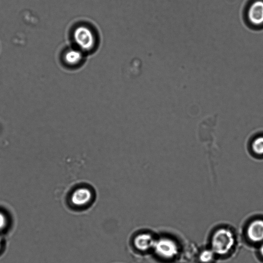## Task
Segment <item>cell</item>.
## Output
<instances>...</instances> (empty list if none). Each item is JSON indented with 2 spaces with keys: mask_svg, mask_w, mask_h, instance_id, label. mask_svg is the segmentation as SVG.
Returning a JSON list of instances; mask_svg holds the SVG:
<instances>
[{
  "mask_svg": "<svg viewBox=\"0 0 263 263\" xmlns=\"http://www.w3.org/2000/svg\"><path fill=\"white\" fill-rule=\"evenodd\" d=\"M235 244L233 233L229 229L221 228L214 233L211 239V249L216 255H224L229 253Z\"/></svg>",
  "mask_w": 263,
  "mask_h": 263,
  "instance_id": "cell-1",
  "label": "cell"
},
{
  "mask_svg": "<svg viewBox=\"0 0 263 263\" xmlns=\"http://www.w3.org/2000/svg\"><path fill=\"white\" fill-rule=\"evenodd\" d=\"M73 36L77 45L83 51L91 50L96 44L95 34L86 26H81L76 28Z\"/></svg>",
  "mask_w": 263,
  "mask_h": 263,
  "instance_id": "cell-2",
  "label": "cell"
},
{
  "mask_svg": "<svg viewBox=\"0 0 263 263\" xmlns=\"http://www.w3.org/2000/svg\"><path fill=\"white\" fill-rule=\"evenodd\" d=\"M153 249L159 256L167 259L173 258L178 252L176 242L167 238H161L155 240Z\"/></svg>",
  "mask_w": 263,
  "mask_h": 263,
  "instance_id": "cell-3",
  "label": "cell"
},
{
  "mask_svg": "<svg viewBox=\"0 0 263 263\" xmlns=\"http://www.w3.org/2000/svg\"><path fill=\"white\" fill-rule=\"evenodd\" d=\"M247 16L252 25H263V1L257 0L252 3L248 9Z\"/></svg>",
  "mask_w": 263,
  "mask_h": 263,
  "instance_id": "cell-4",
  "label": "cell"
},
{
  "mask_svg": "<svg viewBox=\"0 0 263 263\" xmlns=\"http://www.w3.org/2000/svg\"><path fill=\"white\" fill-rule=\"evenodd\" d=\"M248 148L253 157L263 159V132L257 133L251 137Z\"/></svg>",
  "mask_w": 263,
  "mask_h": 263,
  "instance_id": "cell-5",
  "label": "cell"
},
{
  "mask_svg": "<svg viewBox=\"0 0 263 263\" xmlns=\"http://www.w3.org/2000/svg\"><path fill=\"white\" fill-rule=\"evenodd\" d=\"M247 235L252 242L263 241V220L255 219L250 222L247 229Z\"/></svg>",
  "mask_w": 263,
  "mask_h": 263,
  "instance_id": "cell-6",
  "label": "cell"
},
{
  "mask_svg": "<svg viewBox=\"0 0 263 263\" xmlns=\"http://www.w3.org/2000/svg\"><path fill=\"white\" fill-rule=\"evenodd\" d=\"M92 193L90 189L81 187L76 190L71 197L72 203L77 206H83L90 201Z\"/></svg>",
  "mask_w": 263,
  "mask_h": 263,
  "instance_id": "cell-7",
  "label": "cell"
},
{
  "mask_svg": "<svg viewBox=\"0 0 263 263\" xmlns=\"http://www.w3.org/2000/svg\"><path fill=\"white\" fill-rule=\"evenodd\" d=\"M155 240L149 234L143 233L137 236L134 239V245L141 251H146L153 248Z\"/></svg>",
  "mask_w": 263,
  "mask_h": 263,
  "instance_id": "cell-8",
  "label": "cell"
},
{
  "mask_svg": "<svg viewBox=\"0 0 263 263\" xmlns=\"http://www.w3.org/2000/svg\"><path fill=\"white\" fill-rule=\"evenodd\" d=\"M83 58L81 50L75 49L68 50L65 54V61L69 65H74L78 64Z\"/></svg>",
  "mask_w": 263,
  "mask_h": 263,
  "instance_id": "cell-9",
  "label": "cell"
},
{
  "mask_svg": "<svg viewBox=\"0 0 263 263\" xmlns=\"http://www.w3.org/2000/svg\"><path fill=\"white\" fill-rule=\"evenodd\" d=\"M216 254L211 249L203 250L199 255V260L202 263H209L212 261Z\"/></svg>",
  "mask_w": 263,
  "mask_h": 263,
  "instance_id": "cell-10",
  "label": "cell"
},
{
  "mask_svg": "<svg viewBox=\"0 0 263 263\" xmlns=\"http://www.w3.org/2000/svg\"><path fill=\"white\" fill-rule=\"evenodd\" d=\"M7 219L5 215L0 212V230H3L6 226Z\"/></svg>",
  "mask_w": 263,
  "mask_h": 263,
  "instance_id": "cell-11",
  "label": "cell"
},
{
  "mask_svg": "<svg viewBox=\"0 0 263 263\" xmlns=\"http://www.w3.org/2000/svg\"><path fill=\"white\" fill-rule=\"evenodd\" d=\"M259 252L261 254V255L263 257V243L260 246V248H259Z\"/></svg>",
  "mask_w": 263,
  "mask_h": 263,
  "instance_id": "cell-12",
  "label": "cell"
},
{
  "mask_svg": "<svg viewBox=\"0 0 263 263\" xmlns=\"http://www.w3.org/2000/svg\"><path fill=\"white\" fill-rule=\"evenodd\" d=\"M1 246H2V240H1V238H0V249L1 248Z\"/></svg>",
  "mask_w": 263,
  "mask_h": 263,
  "instance_id": "cell-13",
  "label": "cell"
}]
</instances>
